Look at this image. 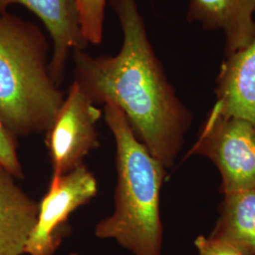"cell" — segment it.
I'll return each instance as SVG.
<instances>
[{
	"instance_id": "cell-1",
	"label": "cell",
	"mask_w": 255,
	"mask_h": 255,
	"mask_svg": "<svg viewBox=\"0 0 255 255\" xmlns=\"http://www.w3.org/2000/svg\"><path fill=\"white\" fill-rule=\"evenodd\" d=\"M123 32L116 56L73 51L76 82L94 103H114L138 140L165 168L182 150L192 114L169 83L147 36L136 0H110Z\"/></svg>"
},
{
	"instance_id": "cell-10",
	"label": "cell",
	"mask_w": 255,
	"mask_h": 255,
	"mask_svg": "<svg viewBox=\"0 0 255 255\" xmlns=\"http://www.w3.org/2000/svg\"><path fill=\"white\" fill-rule=\"evenodd\" d=\"M14 179L0 164V255H24L39 211V203Z\"/></svg>"
},
{
	"instance_id": "cell-3",
	"label": "cell",
	"mask_w": 255,
	"mask_h": 255,
	"mask_svg": "<svg viewBox=\"0 0 255 255\" xmlns=\"http://www.w3.org/2000/svg\"><path fill=\"white\" fill-rule=\"evenodd\" d=\"M47 50L36 25L8 11L0 14V120L16 137L46 132L64 103Z\"/></svg>"
},
{
	"instance_id": "cell-2",
	"label": "cell",
	"mask_w": 255,
	"mask_h": 255,
	"mask_svg": "<svg viewBox=\"0 0 255 255\" xmlns=\"http://www.w3.org/2000/svg\"><path fill=\"white\" fill-rule=\"evenodd\" d=\"M103 115L116 141L118 184L115 212L98 223L95 235L115 239L134 255H162L160 192L166 168L138 140L117 105L105 104Z\"/></svg>"
},
{
	"instance_id": "cell-4",
	"label": "cell",
	"mask_w": 255,
	"mask_h": 255,
	"mask_svg": "<svg viewBox=\"0 0 255 255\" xmlns=\"http://www.w3.org/2000/svg\"><path fill=\"white\" fill-rule=\"evenodd\" d=\"M192 155L207 157L216 164L223 195L255 188V127L245 119L212 108L184 159Z\"/></svg>"
},
{
	"instance_id": "cell-8",
	"label": "cell",
	"mask_w": 255,
	"mask_h": 255,
	"mask_svg": "<svg viewBox=\"0 0 255 255\" xmlns=\"http://www.w3.org/2000/svg\"><path fill=\"white\" fill-rule=\"evenodd\" d=\"M214 109L255 127V35L249 46L226 56L220 66Z\"/></svg>"
},
{
	"instance_id": "cell-13",
	"label": "cell",
	"mask_w": 255,
	"mask_h": 255,
	"mask_svg": "<svg viewBox=\"0 0 255 255\" xmlns=\"http://www.w3.org/2000/svg\"><path fill=\"white\" fill-rule=\"evenodd\" d=\"M16 138L0 120V164L15 179H23L24 172L17 154Z\"/></svg>"
},
{
	"instance_id": "cell-6",
	"label": "cell",
	"mask_w": 255,
	"mask_h": 255,
	"mask_svg": "<svg viewBox=\"0 0 255 255\" xmlns=\"http://www.w3.org/2000/svg\"><path fill=\"white\" fill-rule=\"evenodd\" d=\"M101 116V110L74 82L54 123L46 132L53 176L69 173L81 166L84 157L99 146L96 125Z\"/></svg>"
},
{
	"instance_id": "cell-12",
	"label": "cell",
	"mask_w": 255,
	"mask_h": 255,
	"mask_svg": "<svg viewBox=\"0 0 255 255\" xmlns=\"http://www.w3.org/2000/svg\"><path fill=\"white\" fill-rule=\"evenodd\" d=\"M82 34L88 44L100 45L103 38L107 0H77Z\"/></svg>"
},
{
	"instance_id": "cell-14",
	"label": "cell",
	"mask_w": 255,
	"mask_h": 255,
	"mask_svg": "<svg viewBox=\"0 0 255 255\" xmlns=\"http://www.w3.org/2000/svg\"><path fill=\"white\" fill-rule=\"evenodd\" d=\"M194 245L199 255H243L235 248L210 237L199 236L195 239Z\"/></svg>"
},
{
	"instance_id": "cell-11",
	"label": "cell",
	"mask_w": 255,
	"mask_h": 255,
	"mask_svg": "<svg viewBox=\"0 0 255 255\" xmlns=\"http://www.w3.org/2000/svg\"><path fill=\"white\" fill-rule=\"evenodd\" d=\"M219 219L209 237L255 255V188L223 195Z\"/></svg>"
},
{
	"instance_id": "cell-9",
	"label": "cell",
	"mask_w": 255,
	"mask_h": 255,
	"mask_svg": "<svg viewBox=\"0 0 255 255\" xmlns=\"http://www.w3.org/2000/svg\"><path fill=\"white\" fill-rule=\"evenodd\" d=\"M189 22L224 36L225 57L246 47L255 35V0H190Z\"/></svg>"
},
{
	"instance_id": "cell-5",
	"label": "cell",
	"mask_w": 255,
	"mask_h": 255,
	"mask_svg": "<svg viewBox=\"0 0 255 255\" xmlns=\"http://www.w3.org/2000/svg\"><path fill=\"white\" fill-rule=\"evenodd\" d=\"M97 192V180L84 164L69 173L52 176L48 190L39 203L36 223L24 254L54 255L70 231L67 224L70 215L91 201Z\"/></svg>"
},
{
	"instance_id": "cell-7",
	"label": "cell",
	"mask_w": 255,
	"mask_h": 255,
	"mask_svg": "<svg viewBox=\"0 0 255 255\" xmlns=\"http://www.w3.org/2000/svg\"><path fill=\"white\" fill-rule=\"evenodd\" d=\"M13 4L23 5L45 24L54 45L49 72L59 86L70 52L88 46L82 34L77 0H0V14Z\"/></svg>"
}]
</instances>
